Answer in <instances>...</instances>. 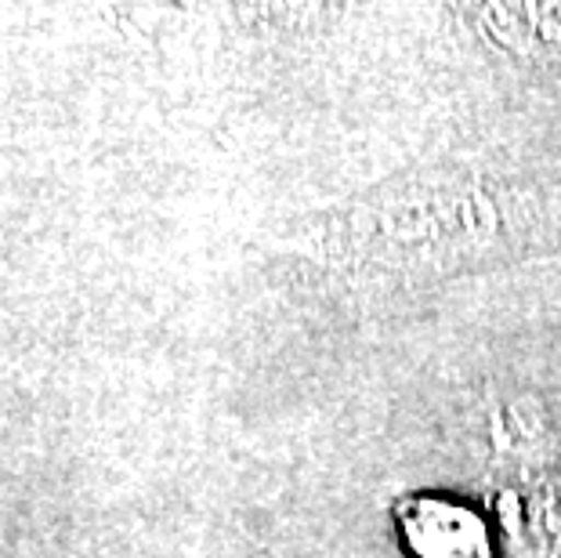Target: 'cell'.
<instances>
[{"label": "cell", "instance_id": "obj_1", "mask_svg": "<svg viewBox=\"0 0 561 558\" xmlns=\"http://www.w3.org/2000/svg\"><path fill=\"white\" fill-rule=\"evenodd\" d=\"M529 243V200L468 168H421L355 196L327 221L333 261L366 280L416 283L507 261Z\"/></svg>", "mask_w": 561, "mask_h": 558}, {"label": "cell", "instance_id": "obj_2", "mask_svg": "<svg viewBox=\"0 0 561 558\" xmlns=\"http://www.w3.org/2000/svg\"><path fill=\"white\" fill-rule=\"evenodd\" d=\"M410 540L424 558H485L479 519L453 504H421L410 515Z\"/></svg>", "mask_w": 561, "mask_h": 558}]
</instances>
